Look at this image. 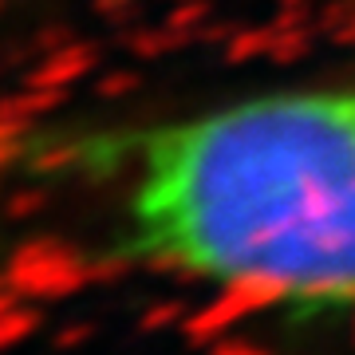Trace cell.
<instances>
[{
  "label": "cell",
  "mask_w": 355,
  "mask_h": 355,
  "mask_svg": "<svg viewBox=\"0 0 355 355\" xmlns=\"http://www.w3.org/2000/svg\"><path fill=\"white\" fill-rule=\"evenodd\" d=\"M127 253L292 304L355 300V91H284L142 135Z\"/></svg>",
  "instance_id": "6da1fadb"
},
{
  "label": "cell",
  "mask_w": 355,
  "mask_h": 355,
  "mask_svg": "<svg viewBox=\"0 0 355 355\" xmlns=\"http://www.w3.org/2000/svg\"><path fill=\"white\" fill-rule=\"evenodd\" d=\"M277 304H284V300L272 288H265V284H221V296L214 304H205L202 312L182 320V340L190 347H214L237 320L268 312Z\"/></svg>",
  "instance_id": "7a4b0ae2"
},
{
  "label": "cell",
  "mask_w": 355,
  "mask_h": 355,
  "mask_svg": "<svg viewBox=\"0 0 355 355\" xmlns=\"http://www.w3.org/2000/svg\"><path fill=\"white\" fill-rule=\"evenodd\" d=\"M4 284L16 296H36V300H51V296H71L76 288L87 284V268L76 265L60 249H24L12 261V268L4 272Z\"/></svg>",
  "instance_id": "3957f363"
},
{
  "label": "cell",
  "mask_w": 355,
  "mask_h": 355,
  "mask_svg": "<svg viewBox=\"0 0 355 355\" xmlns=\"http://www.w3.org/2000/svg\"><path fill=\"white\" fill-rule=\"evenodd\" d=\"M36 328H40V312L36 308L12 304L8 312H0V352H8V347H16V343L32 340Z\"/></svg>",
  "instance_id": "277c9868"
},
{
  "label": "cell",
  "mask_w": 355,
  "mask_h": 355,
  "mask_svg": "<svg viewBox=\"0 0 355 355\" xmlns=\"http://www.w3.org/2000/svg\"><path fill=\"white\" fill-rule=\"evenodd\" d=\"M186 320V308H182V300H166V304H154L146 316H142V331H162L170 328V324H182Z\"/></svg>",
  "instance_id": "5b68a950"
},
{
  "label": "cell",
  "mask_w": 355,
  "mask_h": 355,
  "mask_svg": "<svg viewBox=\"0 0 355 355\" xmlns=\"http://www.w3.org/2000/svg\"><path fill=\"white\" fill-rule=\"evenodd\" d=\"M205 355H268L261 343H249V340H217Z\"/></svg>",
  "instance_id": "8992f818"
},
{
  "label": "cell",
  "mask_w": 355,
  "mask_h": 355,
  "mask_svg": "<svg viewBox=\"0 0 355 355\" xmlns=\"http://www.w3.org/2000/svg\"><path fill=\"white\" fill-rule=\"evenodd\" d=\"M91 340V328L87 324H71V328H64V331H55V347L60 352H71V347H79V343H87Z\"/></svg>",
  "instance_id": "52a82bcc"
},
{
  "label": "cell",
  "mask_w": 355,
  "mask_h": 355,
  "mask_svg": "<svg viewBox=\"0 0 355 355\" xmlns=\"http://www.w3.org/2000/svg\"><path fill=\"white\" fill-rule=\"evenodd\" d=\"M16 304V292H0V312H8Z\"/></svg>",
  "instance_id": "ba28073f"
},
{
  "label": "cell",
  "mask_w": 355,
  "mask_h": 355,
  "mask_svg": "<svg viewBox=\"0 0 355 355\" xmlns=\"http://www.w3.org/2000/svg\"><path fill=\"white\" fill-rule=\"evenodd\" d=\"M352 343H355V328H352Z\"/></svg>",
  "instance_id": "9c48e42d"
}]
</instances>
